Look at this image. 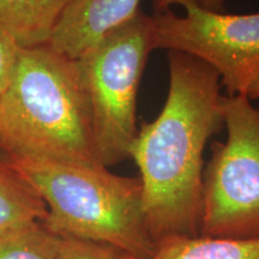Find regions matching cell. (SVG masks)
<instances>
[{"label": "cell", "mask_w": 259, "mask_h": 259, "mask_svg": "<svg viewBox=\"0 0 259 259\" xmlns=\"http://www.w3.org/2000/svg\"><path fill=\"white\" fill-rule=\"evenodd\" d=\"M168 65L163 108L141 125L130 151L141 173L145 221L156 245L199 235L204 150L223 127L219 73L177 51L168 52Z\"/></svg>", "instance_id": "obj_1"}, {"label": "cell", "mask_w": 259, "mask_h": 259, "mask_svg": "<svg viewBox=\"0 0 259 259\" xmlns=\"http://www.w3.org/2000/svg\"><path fill=\"white\" fill-rule=\"evenodd\" d=\"M0 149L8 158L102 166L78 60L50 44L21 48L0 96Z\"/></svg>", "instance_id": "obj_2"}, {"label": "cell", "mask_w": 259, "mask_h": 259, "mask_svg": "<svg viewBox=\"0 0 259 259\" xmlns=\"http://www.w3.org/2000/svg\"><path fill=\"white\" fill-rule=\"evenodd\" d=\"M6 160L44 200L47 215L42 223L53 234L109 246L136 259L156 250L139 178L118 176L100 164Z\"/></svg>", "instance_id": "obj_3"}, {"label": "cell", "mask_w": 259, "mask_h": 259, "mask_svg": "<svg viewBox=\"0 0 259 259\" xmlns=\"http://www.w3.org/2000/svg\"><path fill=\"white\" fill-rule=\"evenodd\" d=\"M154 50L153 17L139 10L77 59L92 108L97 157L107 168L130 158L138 134L139 85Z\"/></svg>", "instance_id": "obj_4"}, {"label": "cell", "mask_w": 259, "mask_h": 259, "mask_svg": "<svg viewBox=\"0 0 259 259\" xmlns=\"http://www.w3.org/2000/svg\"><path fill=\"white\" fill-rule=\"evenodd\" d=\"M226 142H213L203 173L199 235L259 236V108L246 95H222Z\"/></svg>", "instance_id": "obj_5"}, {"label": "cell", "mask_w": 259, "mask_h": 259, "mask_svg": "<svg viewBox=\"0 0 259 259\" xmlns=\"http://www.w3.org/2000/svg\"><path fill=\"white\" fill-rule=\"evenodd\" d=\"M156 50L177 51L219 73L226 95H246L259 72V12L210 11L199 0H153Z\"/></svg>", "instance_id": "obj_6"}, {"label": "cell", "mask_w": 259, "mask_h": 259, "mask_svg": "<svg viewBox=\"0 0 259 259\" xmlns=\"http://www.w3.org/2000/svg\"><path fill=\"white\" fill-rule=\"evenodd\" d=\"M204 8L225 12L227 0H199ZM141 0H73L64 12L48 44L78 59L108 31L134 18Z\"/></svg>", "instance_id": "obj_7"}, {"label": "cell", "mask_w": 259, "mask_h": 259, "mask_svg": "<svg viewBox=\"0 0 259 259\" xmlns=\"http://www.w3.org/2000/svg\"><path fill=\"white\" fill-rule=\"evenodd\" d=\"M73 0H0V30L22 48L50 42Z\"/></svg>", "instance_id": "obj_8"}, {"label": "cell", "mask_w": 259, "mask_h": 259, "mask_svg": "<svg viewBox=\"0 0 259 259\" xmlns=\"http://www.w3.org/2000/svg\"><path fill=\"white\" fill-rule=\"evenodd\" d=\"M124 259H136L122 254ZM147 259H259V236L251 239L180 236L156 245Z\"/></svg>", "instance_id": "obj_9"}, {"label": "cell", "mask_w": 259, "mask_h": 259, "mask_svg": "<svg viewBox=\"0 0 259 259\" xmlns=\"http://www.w3.org/2000/svg\"><path fill=\"white\" fill-rule=\"evenodd\" d=\"M47 208L8 160H0V234L42 222Z\"/></svg>", "instance_id": "obj_10"}, {"label": "cell", "mask_w": 259, "mask_h": 259, "mask_svg": "<svg viewBox=\"0 0 259 259\" xmlns=\"http://www.w3.org/2000/svg\"><path fill=\"white\" fill-rule=\"evenodd\" d=\"M59 236L42 222L0 234V259H57Z\"/></svg>", "instance_id": "obj_11"}, {"label": "cell", "mask_w": 259, "mask_h": 259, "mask_svg": "<svg viewBox=\"0 0 259 259\" xmlns=\"http://www.w3.org/2000/svg\"><path fill=\"white\" fill-rule=\"evenodd\" d=\"M57 259H124V257L121 252L109 246L59 236Z\"/></svg>", "instance_id": "obj_12"}, {"label": "cell", "mask_w": 259, "mask_h": 259, "mask_svg": "<svg viewBox=\"0 0 259 259\" xmlns=\"http://www.w3.org/2000/svg\"><path fill=\"white\" fill-rule=\"evenodd\" d=\"M21 48L10 35L0 30V96L12 78Z\"/></svg>", "instance_id": "obj_13"}, {"label": "cell", "mask_w": 259, "mask_h": 259, "mask_svg": "<svg viewBox=\"0 0 259 259\" xmlns=\"http://www.w3.org/2000/svg\"><path fill=\"white\" fill-rule=\"evenodd\" d=\"M246 96L251 100H259V72L257 76L254 77L250 85H248L247 92H246Z\"/></svg>", "instance_id": "obj_14"}]
</instances>
